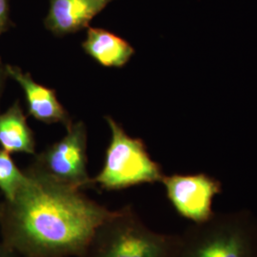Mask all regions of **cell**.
<instances>
[{
	"instance_id": "3957f363",
	"label": "cell",
	"mask_w": 257,
	"mask_h": 257,
	"mask_svg": "<svg viewBox=\"0 0 257 257\" xmlns=\"http://www.w3.org/2000/svg\"><path fill=\"white\" fill-rule=\"evenodd\" d=\"M178 244L179 233L150 229L126 205L96 229L83 257H175Z\"/></svg>"
},
{
	"instance_id": "5bb4252c",
	"label": "cell",
	"mask_w": 257,
	"mask_h": 257,
	"mask_svg": "<svg viewBox=\"0 0 257 257\" xmlns=\"http://www.w3.org/2000/svg\"><path fill=\"white\" fill-rule=\"evenodd\" d=\"M0 257H20L19 254L10 248L3 242H0Z\"/></svg>"
},
{
	"instance_id": "5b68a950",
	"label": "cell",
	"mask_w": 257,
	"mask_h": 257,
	"mask_svg": "<svg viewBox=\"0 0 257 257\" xmlns=\"http://www.w3.org/2000/svg\"><path fill=\"white\" fill-rule=\"evenodd\" d=\"M59 141L38 154L30 168L57 183L82 191L92 187L87 170L88 136L85 124L71 123Z\"/></svg>"
},
{
	"instance_id": "277c9868",
	"label": "cell",
	"mask_w": 257,
	"mask_h": 257,
	"mask_svg": "<svg viewBox=\"0 0 257 257\" xmlns=\"http://www.w3.org/2000/svg\"><path fill=\"white\" fill-rule=\"evenodd\" d=\"M106 120L111 138L106 150L100 173L92 178V186L105 191H121L141 184L161 182L164 175L161 167L152 159L144 142L131 138L110 116Z\"/></svg>"
},
{
	"instance_id": "ba28073f",
	"label": "cell",
	"mask_w": 257,
	"mask_h": 257,
	"mask_svg": "<svg viewBox=\"0 0 257 257\" xmlns=\"http://www.w3.org/2000/svg\"><path fill=\"white\" fill-rule=\"evenodd\" d=\"M6 70L8 76L22 88L32 116L47 124L62 123L68 127L72 123L69 113L58 101L55 90L36 82L31 74L24 73L17 66L6 65Z\"/></svg>"
},
{
	"instance_id": "9c48e42d",
	"label": "cell",
	"mask_w": 257,
	"mask_h": 257,
	"mask_svg": "<svg viewBox=\"0 0 257 257\" xmlns=\"http://www.w3.org/2000/svg\"><path fill=\"white\" fill-rule=\"evenodd\" d=\"M82 48L94 61L108 68L125 66L135 54V49L128 41L99 28H88Z\"/></svg>"
},
{
	"instance_id": "7a4b0ae2",
	"label": "cell",
	"mask_w": 257,
	"mask_h": 257,
	"mask_svg": "<svg viewBox=\"0 0 257 257\" xmlns=\"http://www.w3.org/2000/svg\"><path fill=\"white\" fill-rule=\"evenodd\" d=\"M175 257H257V217L248 209L214 212L179 233Z\"/></svg>"
},
{
	"instance_id": "52a82bcc",
	"label": "cell",
	"mask_w": 257,
	"mask_h": 257,
	"mask_svg": "<svg viewBox=\"0 0 257 257\" xmlns=\"http://www.w3.org/2000/svg\"><path fill=\"white\" fill-rule=\"evenodd\" d=\"M112 0H50L44 20L48 31L65 37L89 28L92 19Z\"/></svg>"
},
{
	"instance_id": "8992f818",
	"label": "cell",
	"mask_w": 257,
	"mask_h": 257,
	"mask_svg": "<svg viewBox=\"0 0 257 257\" xmlns=\"http://www.w3.org/2000/svg\"><path fill=\"white\" fill-rule=\"evenodd\" d=\"M175 211L192 223H202L214 214L213 199L222 192L221 183L205 174L173 175L161 180Z\"/></svg>"
},
{
	"instance_id": "30bf717a",
	"label": "cell",
	"mask_w": 257,
	"mask_h": 257,
	"mask_svg": "<svg viewBox=\"0 0 257 257\" xmlns=\"http://www.w3.org/2000/svg\"><path fill=\"white\" fill-rule=\"evenodd\" d=\"M0 146L9 154H36V140L19 101L0 114Z\"/></svg>"
},
{
	"instance_id": "8fae6325",
	"label": "cell",
	"mask_w": 257,
	"mask_h": 257,
	"mask_svg": "<svg viewBox=\"0 0 257 257\" xmlns=\"http://www.w3.org/2000/svg\"><path fill=\"white\" fill-rule=\"evenodd\" d=\"M26 179L25 172L19 170L11 154L0 149V191L5 200H12Z\"/></svg>"
},
{
	"instance_id": "4fadbf2b",
	"label": "cell",
	"mask_w": 257,
	"mask_h": 257,
	"mask_svg": "<svg viewBox=\"0 0 257 257\" xmlns=\"http://www.w3.org/2000/svg\"><path fill=\"white\" fill-rule=\"evenodd\" d=\"M8 77L7 70H6V65L3 64L1 58H0V97L4 89V85L6 82V79Z\"/></svg>"
},
{
	"instance_id": "6da1fadb",
	"label": "cell",
	"mask_w": 257,
	"mask_h": 257,
	"mask_svg": "<svg viewBox=\"0 0 257 257\" xmlns=\"http://www.w3.org/2000/svg\"><path fill=\"white\" fill-rule=\"evenodd\" d=\"M24 172L15 197L0 204L2 242L20 257L84 256L113 211L30 167Z\"/></svg>"
},
{
	"instance_id": "7c38bea8",
	"label": "cell",
	"mask_w": 257,
	"mask_h": 257,
	"mask_svg": "<svg viewBox=\"0 0 257 257\" xmlns=\"http://www.w3.org/2000/svg\"><path fill=\"white\" fill-rule=\"evenodd\" d=\"M11 26L9 0H0V36L6 33Z\"/></svg>"
}]
</instances>
